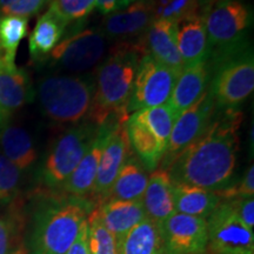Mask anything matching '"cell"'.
<instances>
[{"mask_svg":"<svg viewBox=\"0 0 254 254\" xmlns=\"http://www.w3.org/2000/svg\"><path fill=\"white\" fill-rule=\"evenodd\" d=\"M161 254H168V253H166V252H164V253H161Z\"/></svg>","mask_w":254,"mask_h":254,"instance_id":"obj_45","label":"cell"},{"mask_svg":"<svg viewBox=\"0 0 254 254\" xmlns=\"http://www.w3.org/2000/svg\"><path fill=\"white\" fill-rule=\"evenodd\" d=\"M28 18L6 15L0 18V49L4 55V65L14 66L15 56L21 40L26 37Z\"/></svg>","mask_w":254,"mask_h":254,"instance_id":"obj_28","label":"cell"},{"mask_svg":"<svg viewBox=\"0 0 254 254\" xmlns=\"http://www.w3.org/2000/svg\"><path fill=\"white\" fill-rule=\"evenodd\" d=\"M0 150L19 170L27 171L37 163L38 151L27 128L7 122L0 129Z\"/></svg>","mask_w":254,"mask_h":254,"instance_id":"obj_21","label":"cell"},{"mask_svg":"<svg viewBox=\"0 0 254 254\" xmlns=\"http://www.w3.org/2000/svg\"><path fill=\"white\" fill-rule=\"evenodd\" d=\"M177 44L184 67L209 59L212 49L200 14L177 24Z\"/></svg>","mask_w":254,"mask_h":254,"instance_id":"obj_20","label":"cell"},{"mask_svg":"<svg viewBox=\"0 0 254 254\" xmlns=\"http://www.w3.org/2000/svg\"><path fill=\"white\" fill-rule=\"evenodd\" d=\"M129 155L131 145L127 136L125 124H116L110 131L91 192L99 204L106 199L114 180Z\"/></svg>","mask_w":254,"mask_h":254,"instance_id":"obj_13","label":"cell"},{"mask_svg":"<svg viewBox=\"0 0 254 254\" xmlns=\"http://www.w3.org/2000/svg\"><path fill=\"white\" fill-rule=\"evenodd\" d=\"M116 124L119 123L105 124V125L99 126L97 135H95L86 154L82 157L80 163L78 164L73 173L63 185V189L72 196L85 198L88 193L91 194L95 178H97L98 168H99L101 154H103L105 145H106L110 131Z\"/></svg>","mask_w":254,"mask_h":254,"instance_id":"obj_16","label":"cell"},{"mask_svg":"<svg viewBox=\"0 0 254 254\" xmlns=\"http://www.w3.org/2000/svg\"><path fill=\"white\" fill-rule=\"evenodd\" d=\"M67 27L50 11L38 19L28 39V51L33 62L45 63L52 51L62 41Z\"/></svg>","mask_w":254,"mask_h":254,"instance_id":"obj_24","label":"cell"},{"mask_svg":"<svg viewBox=\"0 0 254 254\" xmlns=\"http://www.w3.org/2000/svg\"><path fill=\"white\" fill-rule=\"evenodd\" d=\"M38 99L52 122L77 125L90 113L94 95V77L90 74L52 73L40 79Z\"/></svg>","mask_w":254,"mask_h":254,"instance_id":"obj_5","label":"cell"},{"mask_svg":"<svg viewBox=\"0 0 254 254\" xmlns=\"http://www.w3.org/2000/svg\"><path fill=\"white\" fill-rule=\"evenodd\" d=\"M119 254H161L165 252L160 225L146 218L118 241Z\"/></svg>","mask_w":254,"mask_h":254,"instance_id":"obj_25","label":"cell"},{"mask_svg":"<svg viewBox=\"0 0 254 254\" xmlns=\"http://www.w3.org/2000/svg\"><path fill=\"white\" fill-rule=\"evenodd\" d=\"M88 225H87V220L82 225L80 231H79L77 238H75L74 241L69 249L67 250V252L65 254H91L90 253V249H88Z\"/></svg>","mask_w":254,"mask_h":254,"instance_id":"obj_38","label":"cell"},{"mask_svg":"<svg viewBox=\"0 0 254 254\" xmlns=\"http://www.w3.org/2000/svg\"><path fill=\"white\" fill-rule=\"evenodd\" d=\"M154 13L155 19H165L178 24L185 19L200 14L199 0H171Z\"/></svg>","mask_w":254,"mask_h":254,"instance_id":"obj_34","label":"cell"},{"mask_svg":"<svg viewBox=\"0 0 254 254\" xmlns=\"http://www.w3.org/2000/svg\"><path fill=\"white\" fill-rule=\"evenodd\" d=\"M179 73L157 62L148 53L141 56L133 82L128 113L168 103Z\"/></svg>","mask_w":254,"mask_h":254,"instance_id":"obj_9","label":"cell"},{"mask_svg":"<svg viewBox=\"0 0 254 254\" xmlns=\"http://www.w3.org/2000/svg\"><path fill=\"white\" fill-rule=\"evenodd\" d=\"M211 254H254V233L234 213L228 201H221L207 218Z\"/></svg>","mask_w":254,"mask_h":254,"instance_id":"obj_10","label":"cell"},{"mask_svg":"<svg viewBox=\"0 0 254 254\" xmlns=\"http://www.w3.org/2000/svg\"><path fill=\"white\" fill-rule=\"evenodd\" d=\"M214 1H218V0H199V6H200V8H201V7H204V6L212 4V2H214Z\"/></svg>","mask_w":254,"mask_h":254,"instance_id":"obj_43","label":"cell"},{"mask_svg":"<svg viewBox=\"0 0 254 254\" xmlns=\"http://www.w3.org/2000/svg\"><path fill=\"white\" fill-rule=\"evenodd\" d=\"M95 7L103 15H109L117 11V0H95Z\"/></svg>","mask_w":254,"mask_h":254,"instance_id":"obj_39","label":"cell"},{"mask_svg":"<svg viewBox=\"0 0 254 254\" xmlns=\"http://www.w3.org/2000/svg\"><path fill=\"white\" fill-rule=\"evenodd\" d=\"M148 1H150L151 4H152V6H153L154 12H155L158 8L163 7V6L166 5L167 2H170L171 0H148Z\"/></svg>","mask_w":254,"mask_h":254,"instance_id":"obj_41","label":"cell"},{"mask_svg":"<svg viewBox=\"0 0 254 254\" xmlns=\"http://www.w3.org/2000/svg\"><path fill=\"white\" fill-rule=\"evenodd\" d=\"M21 215L17 207L0 215V254H26L21 249Z\"/></svg>","mask_w":254,"mask_h":254,"instance_id":"obj_32","label":"cell"},{"mask_svg":"<svg viewBox=\"0 0 254 254\" xmlns=\"http://www.w3.org/2000/svg\"><path fill=\"white\" fill-rule=\"evenodd\" d=\"M209 79L211 71L208 60L183 68L167 103L176 117L192 106L208 90Z\"/></svg>","mask_w":254,"mask_h":254,"instance_id":"obj_17","label":"cell"},{"mask_svg":"<svg viewBox=\"0 0 254 254\" xmlns=\"http://www.w3.org/2000/svg\"><path fill=\"white\" fill-rule=\"evenodd\" d=\"M88 249L91 254H119L116 237L105 227L97 209L87 217Z\"/></svg>","mask_w":254,"mask_h":254,"instance_id":"obj_31","label":"cell"},{"mask_svg":"<svg viewBox=\"0 0 254 254\" xmlns=\"http://www.w3.org/2000/svg\"><path fill=\"white\" fill-rule=\"evenodd\" d=\"M146 217L161 225L172 215L174 209L173 186L165 168H155L148 177L144 195L141 198Z\"/></svg>","mask_w":254,"mask_h":254,"instance_id":"obj_19","label":"cell"},{"mask_svg":"<svg viewBox=\"0 0 254 254\" xmlns=\"http://www.w3.org/2000/svg\"><path fill=\"white\" fill-rule=\"evenodd\" d=\"M208 65V91L215 109L239 110L254 90V56L250 41L212 50Z\"/></svg>","mask_w":254,"mask_h":254,"instance_id":"obj_4","label":"cell"},{"mask_svg":"<svg viewBox=\"0 0 254 254\" xmlns=\"http://www.w3.org/2000/svg\"><path fill=\"white\" fill-rule=\"evenodd\" d=\"M160 228L166 253H207V219L174 212L160 225Z\"/></svg>","mask_w":254,"mask_h":254,"instance_id":"obj_12","label":"cell"},{"mask_svg":"<svg viewBox=\"0 0 254 254\" xmlns=\"http://www.w3.org/2000/svg\"><path fill=\"white\" fill-rule=\"evenodd\" d=\"M215 104L207 90L192 106L184 111L174 120L166 152L161 159V168H166L171 160L202 135L212 122Z\"/></svg>","mask_w":254,"mask_h":254,"instance_id":"obj_11","label":"cell"},{"mask_svg":"<svg viewBox=\"0 0 254 254\" xmlns=\"http://www.w3.org/2000/svg\"><path fill=\"white\" fill-rule=\"evenodd\" d=\"M154 19L153 6L148 0H141L106 15L100 30L106 39L126 40L140 38Z\"/></svg>","mask_w":254,"mask_h":254,"instance_id":"obj_14","label":"cell"},{"mask_svg":"<svg viewBox=\"0 0 254 254\" xmlns=\"http://www.w3.org/2000/svg\"><path fill=\"white\" fill-rule=\"evenodd\" d=\"M99 126L91 122L73 125L57 138L40 168V180L49 189L63 187L86 154Z\"/></svg>","mask_w":254,"mask_h":254,"instance_id":"obj_6","label":"cell"},{"mask_svg":"<svg viewBox=\"0 0 254 254\" xmlns=\"http://www.w3.org/2000/svg\"><path fill=\"white\" fill-rule=\"evenodd\" d=\"M172 186L174 209L178 213L207 219L221 202L217 190L173 183Z\"/></svg>","mask_w":254,"mask_h":254,"instance_id":"obj_23","label":"cell"},{"mask_svg":"<svg viewBox=\"0 0 254 254\" xmlns=\"http://www.w3.org/2000/svg\"><path fill=\"white\" fill-rule=\"evenodd\" d=\"M7 122H9L8 117H6L5 114H2L1 112H0V129L2 128V126H4Z\"/></svg>","mask_w":254,"mask_h":254,"instance_id":"obj_42","label":"cell"},{"mask_svg":"<svg viewBox=\"0 0 254 254\" xmlns=\"http://www.w3.org/2000/svg\"><path fill=\"white\" fill-rule=\"evenodd\" d=\"M95 8V0H51L47 11L59 19L66 27L85 24Z\"/></svg>","mask_w":254,"mask_h":254,"instance_id":"obj_30","label":"cell"},{"mask_svg":"<svg viewBox=\"0 0 254 254\" xmlns=\"http://www.w3.org/2000/svg\"><path fill=\"white\" fill-rule=\"evenodd\" d=\"M132 116L154 133L159 144L166 152L174 120L177 118L172 109L165 104L152 109L136 111L132 113Z\"/></svg>","mask_w":254,"mask_h":254,"instance_id":"obj_29","label":"cell"},{"mask_svg":"<svg viewBox=\"0 0 254 254\" xmlns=\"http://www.w3.org/2000/svg\"><path fill=\"white\" fill-rule=\"evenodd\" d=\"M144 50L140 43L123 41L116 45L95 69L94 95L88 122L97 126L125 124L138 64Z\"/></svg>","mask_w":254,"mask_h":254,"instance_id":"obj_2","label":"cell"},{"mask_svg":"<svg viewBox=\"0 0 254 254\" xmlns=\"http://www.w3.org/2000/svg\"><path fill=\"white\" fill-rule=\"evenodd\" d=\"M212 50H222L249 40L253 14L240 0H218L200 8Z\"/></svg>","mask_w":254,"mask_h":254,"instance_id":"obj_8","label":"cell"},{"mask_svg":"<svg viewBox=\"0 0 254 254\" xmlns=\"http://www.w3.org/2000/svg\"><path fill=\"white\" fill-rule=\"evenodd\" d=\"M36 92L26 69L0 66V112L11 118L14 112L34 99Z\"/></svg>","mask_w":254,"mask_h":254,"instance_id":"obj_18","label":"cell"},{"mask_svg":"<svg viewBox=\"0 0 254 254\" xmlns=\"http://www.w3.org/2000/svg\"><path fill=\"white\" fill-rule=\"evenodd\" d=\"M148 183V174L139 159L129 155L114 180L105 200H141ZM104 200V201H105Z\"/></svg>","mask_w":254,"mask_h":254,"instance_id":"obj_26","label":"cell"},{"mask_svg":"<svg viewBox=\"0 0 254 254\" xmlns=\"http://www.w3.org/2000/svg\"><path fill=\"white\" fill-rule=\"evenodd\" d=\"M95 209L105 227L116 237L117 241L147 218L141 200H105Z\"/></svg>","mask_w":254,"mask_h":254,"instance_id":"obj_22","label":"cell"},{"mask_svg":"<svg viewBox=\"0 0 254 254\" xmlns=\"http://www.w3.org/2000/svg\"><path fill=\"white\" fill-rule=\"evenodd\" d=\"M90 212L84 198L52 195L41 200L32 220V254H65Z\"/></svg>","mask_w":254,"mask_h":254,"instance_id":"obj_3","label":"cell"},{"mask_svg":"<svg viewBox=\"0 0 254 254\" xmlns=\"http://www.w3.org/2000/svg\"><path fill=\"white\" fill-rule=\"evenodd\" d=\"M233 208L234 213L247 228L253 231L254 227V198H240L228 201Z\"/></svg>","mask_w":254,"mask_h":254,"instance_id":"obj_37","label":"cell"},{"mask_svg":"<svg viewBox=\"0 0 254 254\" xmlns=\"http://www.w3.org/2000/svg\"><path fill=\"white\" fill-rule=\"evenodd\" d=\"M107 39L97 27L73 25L66 30L62 41L52 51L46 62L57 71L73 74L90 71L97 66L106 52Z\"/></svg>","mask_w":254,"mask_h":254,"instance_id":"obj_7","label":"cell"},{"mask_svg":"<svg viewBox=\"0 0 254 254\" xmlns=\"http://www.w3.org/2000/svg\"><path fill=\"white\" fill-rule=\"evenodd\" d=\"M125 128L129 145L139 157V160L146 167V170L154 171L165 154V150L159 144L157 136L144 124L136 120L132 114L126 120Z\"/></svg>","mask_w":254,"mask_h":254,"instance_id":"obj_27","label":"cell"},{"mask_svg":"<svg viewBox=\"0 0 254 254\" xmlns=\"http://www.w3.org/2000/svg\"><path fill=\"white\" fill-rule=\"evenodd\" d=\"M51 0H0V18L6 15L31 18L40 11Z\"/></svg>","mask_w":254,"mask_h":254,"instance_id":"obj_35","label":"cell"},{"mask_svg":"<svg viewBox=\"0 0 254 254\" xmlns=\"http://www.w3.org/2000/svg\"><path fill=\"white\" fill-rule=\"evenodd\" d=\"M136 1H141V0H117V11L118 9L126 8L127 6L134 4Z\"/></svg>","mask_w":254,"mask_h":254,"instance_id":"obj_40","label":"cell"},{"mask_svg":"<svg viewBox=\"0 0 254 254\" xmlns=\"http://www.w3.org/2000/svg\"><path fill=\"white\" fill-rule=\"evenodd\" d=\"M221 201H230L233 199L250 198L254 195V167L253 165L247 168V171L241 178L239 183L234 185H228L225 189L217 190Z\"/></svg>","mask_w":254,"mask_h":254,"instance_id":"obj_36","label":"cell"},{"mask_svg":"<svg viewBox=\"0 0 254 254\" xmlns=\"http://www.w3.org/2000/svg\"><path fill=\"white\" fill-rule=\"evenodd\" d=\"M241 120L239 110L215 109L202 135L165 168L171 182L208 190H220L230 185L237 166Z\"/></svg>","mask_w":254,"mask_h":254,"instance_id":"obj_1","label":"cell"},{"mask_svg":"<svg viewBox=\"0 0 254 254\" xmlns=\"http://www.w3.org/2000/svg\"><path fill=\"white\" fill-rule=\"evenodd\" d=\"M139 43L145 53L166 67L180 73L184 64L177 44V24L165 19H154Z\"/></svg>","mask_w":254,"mask_h":254,"instance_id":"obj_15","label":"cell"},{"mask_svg":"<svg viewBox=\"0 0 254 254\" xmlns=\"http://www.w3.org/2000/svg\"><path fill=\"white\" fill-rule=\"evenodd\" d=\"M4 65V55H2L1 49H0V66Z\"/></svg>","mask_w":254,"mask_h":254,"instance_id":"obj_44","label":"cell"},{"mask_svg":"<svg viewBox=\"0 0 254 254\" xmlns=\"http://www.w3.org/2000/svg\"><path fill=\"white\" fill-rule=\"evenodd\" d=\"M21 171L0 153V206L11 205L20 190Z\"/></svg>","mask_w":254,"mask_h":254,"instance_id":"obj_33","label":"cell"}]
</instances>
